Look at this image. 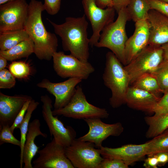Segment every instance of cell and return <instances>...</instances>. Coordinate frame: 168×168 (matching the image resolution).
I'll return each mask as SVG.
<instances>
[{
  "label": "cell",
  "mask_w": 168,
  "mask_h": 168,
  "mask_svg": "<svg viewBox=\"0 0 168 168\" xmlns=\"http://www.w3.org/2000/svg\"><path fill=\"white\" fill-rule=\"evenodd\" d=\"M44 10L42 2L31 0L24 29L34 42L36 57L40 60L49 61L57 51L58 40L56 35L48 32L44 25L41 15Z\"/></svg>",
  "instance_id": "cell-1"
},
{
  "label": "cell",
  "mask_w": 168,
  "mask_h": 168,
  "mask_svg": "<svg viewBox=\"0 0 168 168\" xmlns=\"http://www.w3.org/2000/svg\"><path fill=\"white\" fill-rule=\"evenodd\" d=\"M56 34L62 40L63 49L83 62H87L90 52V40L88 38V23L84 14L79 17L69 16L64 22L57 24L47 19Z\"/></svg>",
  "instance_id": "cell-2"
},
{
  "label": "cell",
  "mask_w": 168,
  "mask_h": 168,
  "mask_svg": "<svg viewBox=\"0 0 168 168\" xmlns=\"http://www.w3.org/2000/svg\"><path fill=\"white\" fill-rule=\"evenodd\" d=\"M105 58L102 78L105 85L111 92L109 99L110 105L113 108H118L125 104L126 95L130 81L123 64L113 52H108Z\"/></svg>",
  "instance_id": "cell-3"
},
{
  "label": "cell",
  "mask_w": 168,
  "mask_h": 168,
  "mask_svg": "<svg viewBox=\"0 0 168 168\" xmlns=\"http://www.w3.org/2000/svg\"><path fill=\"white\" fill-rule=\"evenodd\" d=\"M118 14L116 20L102 30L99 40L95 46L110 49L121 63L125 66V48L128 39L125 27L129 19L126 8L121 10Z\"/></svg>",
  "instance_id": "cell-4"
},
{
  "label": "cell",
  "mask_w": 168,
  "mask_h": 168,
  "mask_svg": "<svg viewBox=\"0 0 168 168\" xmlns=\"http://www.w3.org/2000/svg\"><path fill=\"white\" fill-rule=\"evenodd\" d=\"M54 115H63L76 119L93 118L106 119L109 113L105 108L90 103L87 100L82 87L77 86L75 92L69 102L64 107L52 110Z\"/></svg>",
  "instance_id": "cell-5"
},
{
  "label": "cell",
  "mask_w": 168,
  "mask_h": 168,
  "mask_svg": "<svg viewBox=\"0 0 168 168\" xmlns=\"http://www.w3.org/2000/svg\"><path fill=\"white\" fill-rule=\"evenodd\" d=\"M164 60L161 46L148 45L124 67L129 76L130 84L141 75L152 72Z\"/></svg>",
  "instance_id": "cell-6"
},
{
  "label": "cell",
  "mask_w": 168,
  "mask_h": 168,
  "mask_svg": "<svg viewBox=\"0 0 168 168\" xmlns=\"http://www.w3.org/2000/svg\"><path fill=\"white\" fill-rule=\"evenodd\" d=\"M94 143L75 139L65 147V154L74 168H99L104 159Z\"/></svg>",
  "instance_id": "cell-7"
},
{
  "label": "cell",
  "mask_w": 168,
  "mask_h": 168,
  "mask_svg": "<svg viewBox=\"0 0 168 168\" xmlns=\"http://www.w3.org/2000/svg\"><path fill=\"white\" fill-rule=\"evenodd\" d=\"M52 59L54 71L63 78L77 77L86 80L95 71L93 66L88 61H82L62 51L55 52Z\"/></svg>",
  "instance_id": "cell-8"
},
{
  "label": "cell",
  "mask_w": 168,
  "mask_h": 168,
  "mask_svg": "<svg viewBox=\"0 0 168 168\" xmlns=\"http://www.w3.org/2000/svg\"><path fill=\"white\" fill-rule=\"evenodd\" d=\"M42 115L49 129L51 137L53 136L56 141L65 147L69 146L76 139V133L71 126L65 127L57 116L52 113V101L47 95L42 96Z\"/></svg>",
  "instance_id": "cell-9"
},
{
  "label": "cell",
  "mask_w": 168,
  "mask_h": 168,
  "mask_svg": "<svg viewBox=\"0 0 168 168\" xmlns=\"http://www.w3.org/2000/svg\"><path fill=\"white\" fill-rule=\"evenodd\" d=\"M26 0H12L0 5V33L24 29L28 10Z\"/></svg>",
  "instance_id": "cell-10"
},
{
  "label": "cell",
  "mask_w": 168,
  "mask_h": 168,
  "mask_svg": "<svg viewBox=\"0 0 168 168\" xmlns=\"http://www.w3.org/2000/svg\"><path fill=\"white\" fill-rule=\"evenodd\" d=\"M82 3L84 14L92 27L93 33L89 40L90 45L93 47L98 41L103 29L114 21L115 10L113 7L100 8L95 0H82Z\"/></svg>",
  "instance_id": "cell-11"
},
{
  "label": "cell",
  "mask_w": 168,
  "mask_h": 168,
  "mask_svg": "<svg viewBox=\"0 0 168 168\" xmlns=\"http://www.w3.org/2000/svg\"><path fill=\"white\" fill-rule=\"evenodd\" d=\"M38 153L39 156L33 162V168H74L66 156L65 147L54 138Z\"/></svg>",
  "instance_id": "cell-12"
},
{
  "label": "cell",
  "mask_w": 168,
  "mask_h": 168,
  "mask_svg": "<svg viewBox=\"0 0 168 168\" xmlns=\"http://www.w3.org/2000/svg\"><path fill=\"white\" fill-rule=\"evenodd\" d=\"M100 118H93L84 119L88 125V132L77 139L82 141L94 143L95 147L100 149L103 141L110 136H119L123 132L124 128L120 122L109 124L103 122Z\"/></svg>",
  "instance_id": "cell-13"
},
{
  "label": "cell",
  "mask_w": 168,
  "mask_h": 168,
  "mask_svg": "<svg viewBox=\"0 0 168 168\" xmlns=\"http://www.w3.org/2000/svg\"><path fill=\"white\" fill-rule=\"evenodd\" d=\"M82 80L77 77H71L65 81L54 83L46 78L43 79L37 84L38 87L46 89L55 98L54 109L64 107L70 101L76 90L77 85Z\"/></svg>",
  "instance_id": "cell-14"
},
{
  "label": "cell",
  "mask_w": 168,
  "mask_h": 168,
  "mask_svg": "<svg viewBox=\"0 0 168 168\" xmlns=\"http://www.w3.org/2000/svg\"><path fill=\"white\" fill-rule=\"evenodd\" d=\"M148 143L147 142L140 144H128L115 148L102 146L100 153L103 158L121 160L129 166L146 155Z\"/></svg>",
  "instance_id": "cell-15"
},
{
  "label": "cell",
  "mask_w": 168,
  "mask_h": 168,
  "mask_svg": "<svg viewBox=\"0 0 168 168\" xmlns=\"http://www.w3.org/2000/svg\"><path fill=\"white\" fill-rule=\"evenodd\" d=\"M32 97L27 95L11 96L0 92V128L4 126L11 127L16 116L27 101Z\"/></svg>",
  "instance_id": "cell-16"
},
{
  "label": "cell",
  "mask_w": 168,
  "mask_h": 168,
  "mask_svg": "<svg viewBox=\"0 0 168 168\" xmlns=\"http://www.w3.org/2000/svg\"><path fill=\"white\" fill-rule=\"evenodd\" d=\"M135 26L133 34L128 38L125 44V56L126 65L148 45L149 30L147 19L135 22Z\"/></svg>",
  "instance_id": "cell-17"
},
{
  "label": "cell",
  "mask_w": 168,
  "mask_h": 168,
  "mask_svg": "<svg viewBox=\"0 0 168 168\" xmlns=\"http://www.w3.org/2000/svg\"><path fill=\"white\" fill-rule=\"evenodd\" d=\"M147 20L149 30L148 45L160 46L168 43V17L151 9Z\"/></svg>",
  "instance_id": "cell-18"
},
{
  "label": "cell",
  "mask_w": 168,
  "mask_h": 168,
  "mask_svg": "<svg viewBox=\"0 0 168 168\" xmlns=\"http://www.w3.org/2000/svg\"><path fill=\"white\" fill-rule=\"evenodd\" d=\"M161 97L132 86H129L127 90L125 104L132 109L153 113V109Z\"/></svg>",
  "instance_id": "cell-19"
},
{
  "label": "cell",
  "mask_w": 168,
  "mask_h": 168,
  "mask_svg": "<svg viewBox=\"0 0 168 168\" xmlns=\"http://www.w3.org/2000/svg\"><path fill=\"white\" fill-rule=\"evenodd\" d=\"M40 127V122L38 119H34L29 124L23 149L24 168H33L32 160L38 152L40 148L35 143V138L39 135L44 138L47 137L46 133L41 131Z\"/></svg>",
  "instance_id": "cell-20"
},
{
  "label": "cell",
  "mask_w": 168,
  "mask_h": 168,
  "mask_svg": "<svg viewBox=\"0 0 168 168\" xmlns=\"http://www.w3.org/2000/svg\"><path fill=\"white\" fill-rule=\"evenodd\" d=\"M34 42L29 37L9 50L0 51V55L4 57L7 61L12 62L23 58H27L32 53H34Z\"/></svg>",
  "instance_id": "cell-21"
},
{
  "label": "cell",
  "mask_w": 168,
  "mask_h": 168,
  "mask_svg": "<svg viewBox=\"0 0 168 168\" xmlns=\"http://www.w3.org/2000/svg\"><path fill=\"white\" fill-rule=\"evenodd\" d=\"M144 119L148 126L146 133L147 138H153L162 134L168 128V112L146 116Z\"/></svg>",
  "instance_id": "cell-22"
},
{
  "label": "cell",
  "mask_w": 168,
  "mask_h": 168,
  "mask_svg": "<svg viewBox=\"0 0 168 168\" xmlns=\"http://www.w3.org/2000/svg\"><path fill=\"white\" fill-rule=\"evenodd\" d=\"M150 0H131L126 8L129 20L134 22L147 19L151 9Z\"/></svg>",
  "instance_id": "cell-23"
},
{
  "label": "cell",
  "mask_w": 168,
  "mask_h": 168,
  "mask_svg": "<svg viewBox=\"0 0 168 168\" xmlns=\"http://www.w3.org/2000/svg\"><path fill=\"white\" fill-rule=\"evenodd\" d=\"M29 38L25 29L0 33V51L9 50Z\"/></svg>",
  "instance_id": "cell-24"
},
{
  "label": "cell",
  "mask_w": 168,
  "mask_h": 168,
  "mask_svg": "<svg viewBox=\"0 0 168 168\" xmlns=\"http://www.w3.org/2000/svg\"><path fill=\"white\" fill-rule=\"evenodd\" d=\"M132 86L159 96V95L161 93L156 78L151 73L141 75L134 82Z\"/></svg>",
  "instance_id": "cell-25"
},
{
  "label": "cell",
  "mask_w": 168,
  "mask_h": 168,
  "mask_svg": "<svg viewBox=\"0 0 168 168\" xmlns=\"http://www.w3.org/2000/svg\"><path fill=\"white\" fill-rule=\"evenodd\" d=\"M40 103L32 99L30 103L26 113L25 117L21 124L18 126L17 128L20 130L21 146L20 147V167H23V155L24 146L26 141V137L27 133L29 123L33 111L36 109Z\"/></svg>",
  "instance_id": "cell-26"
},
{
  "label": "cell",
  "mask_w": 168,
  "mask_h": 168,
  "mask_svg": "<svg viewBox=\"0 0 168 168\" xmlns=\"http://www.w3.org/2000/svg\"><path fill=\"white\" fill-rule=\"evenodd\" d=\"M146 155L151 156L162 152H168V133H163L148 141Z\"/></svg>",
  "instance_id": "cell-27"
},
{
  "label": "cell",
  "mask_w": 168,
  "mask_h": 168,
  "mask_svg": "<svg viewBox=\"0 0 168 168\" xmlns=\"http://www.w3.org/2000/svg\"><path fill=\"white\" fill-rule=\"evenodd\" d=\"M151 73L156 78L161 93L168 92V61L164 60Z\"/></svg>",
  "instance_id": "cell-28"
},
{
  "label": "cell",
  "mask_w": 168,
  "mask_h": 168,
  "mask_svg": "<svg viewBox=\"0 0 168 168\" xmlns=\"http://www.w3.org/2000/svg\"><path fill=\"white\" fill-rule=\"evenodd\" d=\"M8 70L16 78L26 79L31 73V68L29 64L22 61H13L9 65Z\"/></svg>",
  "instance_id": "cell-29"
},
{
  "label": "cell",
  "mask_w": 168,
  "mask_h": 168,
  "mask_svg": "<svg viewBox=\"0 0 168 168\" xmlns=\"http://www.w3.org/2000/svg\"><path fill=\"white\" fill-rule=\"evenodd\" d=\"M10 127L8 126H4L0 128V145L5 143H9L20 147V140L14 136Z\"/></svg>",
  "instance_id": "cell-30"
},
{
  "label": "cell",
  "mask_w": 168,
  "mask_h": 168,
  "mask_svg": "<svg viewBox=\"0 0 168 168\" xmlns=\"http://www.w3.org/2000/svg\"><path fill=\"white\" fill-rule=\"evenodd\" d=\"M16 77L6 69L0 71V88L10 89L15 86Z\"/></svg>",
  "instance_id": "cell-31"
},
{
  "label": "cell",
  "mask_w": 168,
  "mask_h": 168,
  "mask_svg": "<svg viewBox=\"0 0 168 168\" xmlns=\"http://www.w3.org/2000/svg\"><path fill=\"white\" fill-rule=\"evenodd\" d=\"M101 162L99 168H128L121 160L114 158H104Z\"/></svg>",
  "instance_id": "cell-32"
},
{
  "label": "cell",
  "mask_w": 168,
  "mask_h": 168,
  "mask_svg": "<svg viewBox=\"0 0 168 168\" xmlns=\"http://www.w3.org/2000/svg\"><path fill=\"white\" fill-rule=\"evenodd\" d=\"M61 0H44L43 4L45 10L51 15L57 14L59 11Z\"/></svg>",
  "instance_id": "cell-33"
},
{
  "label": "cell",
  "mask_w": 168,
  "mask_h": 168,
  "mask_svg": "<svg viewBox=\"0 0 168 168\" xmlns=\"http://www.w3.org/2000/svg\"><path fill=\"white\" fill-rule=\"evenodd\" d=\"M168 112V92L164 94L160 98L155 105L153 112L155 114H159Z\"/></svg>",
  "instance_id": "cell-34"
},
{
  "label": "cell",
  "mask_w": 168,
  "mask_h": 168,
  "mask_svg": "<svg viewBox=\"0 0 168 168\" xmlns=\"http://www.w3.org/2000/svg\"><path fill=\"white\" fill-rule=\"evenodd\" d=\"M31 100L27 101L24 104L21 110L16 118L14 123L10 127V128L12 133H14V130L16 128H17L18 126L23 121L25 117L26 113Z\"/></svg>",
  "instance_id": "cell-35"
},
{
  "label": "cell",
  "mask_w": 168,
  "mask_h": 168,
  "mask_svg": "<svg viewBox=\"0 0 168 168\" xmlns=\"http://www.w3.org/2000/svg\"><path fill=\"white\" fill-rule=\"evenodd\" d=\"M151 9H154L168 17V3L160 0H150Z\"/></svg>",
  "instance_id": "cell-36"
},
{
  "label": "cell",
  "mask_w": 168,
  "mask_h": 168,
  "mask_svg": "<svg viewBox=\"0 0 168 168\" xmlns=\"http://www.w3.org/2000/svg\"><path fill=\"white\" fill-rule=\"evenodd\" d=\"M131 0H112L113 7L118 13L121 10L126 9Z\"/></svg>",
  "instance_id": "cell-37"
},
{
  "label": "cell",
  "mask_w": 168,
  "mask_h": 168,
  "mask_svg": "<svg viewBox=\"0 0 168 168\" xmlns=\"http://www.w3.org/2000/svg\"><path fill=\"white\" fill-rule=\"evenodd\" d=\"M158 164V160L155 155L148 156L144 160L143 164L146 168H157Z\"/></svg>",
  "instance_id": "cell-38"
},
{
  "label": "cell",
  "mask_w": 168,
  "mask_h": 168,
  "mask_svg": "<svg viewBox=\"0 0 168 168\" xmlns=\"http://www.w3.org/2000/svg\"><path fill=\"white\" fill-rule=\"evenodd\" d=\"M154 155H155L157 159L158 166H164L168 163V152H161Z\"/></svg>",
  "instance_id": "cell-39"
},
{
  "label": "cell",
  "mask_w": 168,
  "mask_h": 168,
  "mask_svg": "<svg viewBox=\"0 0 168 168\" xmlns=\"http://www.w3.org/2000/svg\"><path fill=\"white\" fill-rule=\"evenodd\" d=\"M97 6L101 8L113 7L112 0H95Z\"/></svg>",
  "instance_id": "cell-40"
},
{
  "label": "cell",
  "mask_w": 168,
  "mask_h": 168,
  "mask_svg": "<svg viewBox=\"0 0 168 168\" xmlns=\"http://www.w3.org/2000/svg\"><path fill=\"white\" fill-rule=\"evenodd\" d=\"M7 61L6 58L0 55V71L5 68L7 64Z\"/></svg>",
  "instance_id": "cell-41"
},
{
  "label": "cell",
  "mask_w": 168,
  "mask_h": 168,
  "mask_svg": "<svg viewBox=\"0 0 168 168\" xmlns=\"http://www.w3.org/2000/svg\"><path fill=\"white\" fill-rule=\"evenodd\" d=\"M161 46L163 50L164 59L168 61V43Z\"/></svg>",
  "instance_id": "cell-42"
},
{
  "label": "cell",
  "mask_w": 168,
  "mask_h": 168,
  "mask_svg": "<svg viewBox=\"0 0 168 168\" xmlns=\"http://www.w3.org/2000/svg\"><path fill=\"white\" fill-rule=\"evenodd\" d=\"M12 0H0V5Z\"/></svg>",
  "instance_id": "cell-43"
},
{
  "label": "cell",
  "mask_w": 168,
  "mask_h": 168,
  "mask_svg": "<svg viewBox=\"0 0 168 168\" xmlns=\"http://www.w3.org/2000/svg\"><path fill=\"white\" fill-rule=\"evenodd\" d=\"M160 0L168 3V0Z\"/></svg>",
  "instance_id": "cell-44"
},
{
  "label": "cell",
  "mask_w": 168,
  "mask_h": 168,
  "mask_svg": "<svg viewBox=\"0 0 168 168\" xmlns=\"http://www.w3.org/2000/svg\"><path fill=\"white\" fill-rule=\"evenodd\" d=\"M163 133H168V128Z\"/></svg>",
  "instance_id": "cell-45"
},
{
  "label": "cell",
  "mask_w": 168,
  "mask_h": 168,
  "mask_svg": "<svg viewBox=\"0 0 168 168\" xmlns=\"http://www.w3.org/2000/svg\"></svg>",
  "instance_id": "cell-46"
}]
</instances>
